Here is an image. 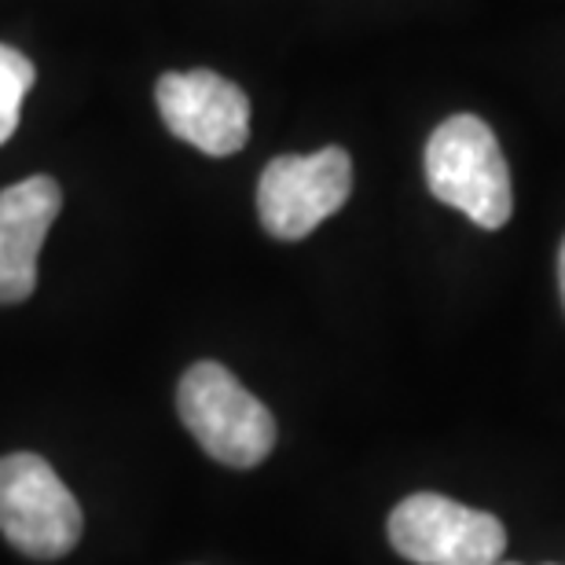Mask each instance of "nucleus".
<instances>
[{"instance_id": "nucleus-6", "label": "nucleus", "mask_w": 565, "mask_h": 565, "mask_svg": "<svg viewBox=\"0 0 565 565\" xmlns=\"http://www.w3.org/2000/svg\"><path fill=\"white\" fill-rule=\"evenodd\" d=\"M154 104L166 129L202 154L228 158L250 140V99L235 82L213 71L162 74Z\"/></svg>"}, {"instance_id": "nucleus-3", "label": "nucleus", "mask_w": 565, "mask_h": 565, "mask_svg": "<svg viewBox=\"0 0 565 565\" xmlns=\"http://www.w3.org/2000/svg\"><path fill=\"white\" fill-rule=\"evenodd\" d=\"M82 507L49 462L33 451L0 459V533L22 555L52 562L82 540Z\"/></svg>"}, {"instance_id": "nucleus-9", "label": "nucleus", "mask_w": 565, "mask_h": 565, "mask_svg": "<svg viewBox=\"0 0 565 565\" xmlns=\"http://www.w3.org/2000/svg\"><path fill=\"white\" fill-rule=\"evenodd\" d=\"M558 290H562V305H565V239H562V250H558Z\"/></svg>"}, {"instance_id": "nucleus-1", "label": "nucleus", "mask_w": 565, "mask_h": 565, "mask_svg": "<svg viewBox=\"0 0 565 565\" xmlns=\"http://www.w3.org/2000/svg\"><path fill=\"white\" fill-rule=\"evenodd\" d=\"M426 184L445 206L467 213L484 232L511 221V169L495 132L473 115L440 121L426 143Z\"/></svg>"}, {"instance_id": "nucleus-4", "label": "nucleus", "mask_w": 565, "mask_h": 565, "mask_svg": "<svg viewBox=\"0 0 565 565\" xmlns=\"http://www.w3.org/2000/svg\"><path fill=\"white\" fill-rule=\"evenodd\" d=\"M353 195V162L342 147L316 154H279L257 180V217L282 243L312 235Z\"/></svg>"}, {"instance_id": "nucleus-7", "label": "nucleus", "mask_w": 565, "mask_h": 565, "mask_svg": "<svg viewBox=\"0 0 565 565\" xmlns=\"http://www.w3.org/2000/svg\"><path fill=\"white\" fill-rule=\"evenodd\" d=\"M63 210L52 177H26L0 191V305L26 301L38 287V254Z\"/></svg>"}, {"instance_id": "nucleus-2", "label": "nucleus", "mask_w": 565, "mask_h": 565, "mask_svg": "<svg viewBox=\"0 0 565 565\" xmlns=\"http://www.w3.org/2000/svg\"><path fill=\"white\" fill-rule=\"evenodd\" d=\"M180 419L210 459L250 470L276 448V419L228 367L199 360L177 390Z\"/></svg>"}, {"instance_id": "nucleus-5", "label": "nucleus", "mask_w": 565, "mask_h": 565, "mask_svg": "<svg viewBox=\"0 0 565 565\" xmlns=\"http://www.w3.org/2000/svg\"><path fill=\"white\" fill-rule=\"evenodd\" d=\"M390 544L415 565H495L503 558L507 529L500 518L448 495L415 492L393 507Z\"/></svg>"}, {"instance_id": "nucleus-8", "label": "nucleus", "mask_w": 565, "mask_h": 565, "mask_svg": "<svg viewBox=\"0 0 565 565\" xmlns=\"http://www.w3.org/2000/svg\"><path fill=\"white\" fill-rule=\"evenodd\" d=\"M33 63L11 44H0V147H4L19 129V110L22 99L33 88Z\"/></svg>"}, {"instance_id": "nucleus-10", "label": "nucleus", "mask_w": 565, "mask_h": 565, "mask_svg": "<svg viewBox=\"0 0 565 565\" xmlns=\"http://www.w3.org/2000/svg\"><path fill=\"white\" fill-rule=\"evenodd\" d=\"M495 565H518V562H495Z\"/></svg>"}]
</instances>
